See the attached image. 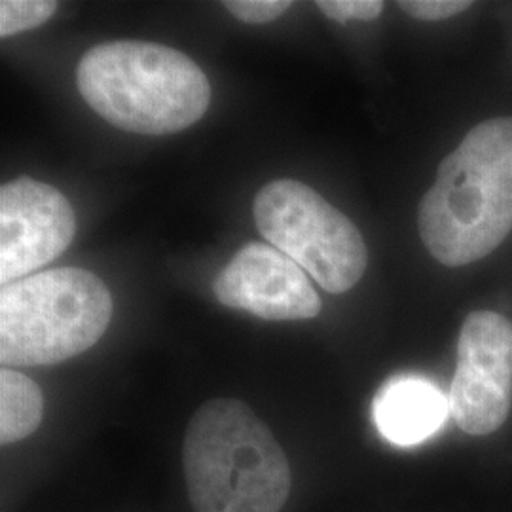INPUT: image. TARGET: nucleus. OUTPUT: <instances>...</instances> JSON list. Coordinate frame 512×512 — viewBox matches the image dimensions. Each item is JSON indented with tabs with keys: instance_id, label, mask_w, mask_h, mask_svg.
<instances>
[{
	"instance_id": "1",
	"label": "nucleus",
	"mask_w": 512,
	"mask_h": 512,
	"mask_svg": "<svg viewBox=\"0 0 512 512\" xmlns=\"http://www.w3.org/2000/svg\"><path fill=\"white\" fill-rule=\"evenodd\" d=\"M418 230L440 264L458 268L495 251L512 230V116L471 129L421 198Z\"/></svg>"
},
{
	"instance_id": "2",
	"label": "nucleus",
	"mask_w": 512,
	"mask_h": 512,
	"mask_svg": "<svg viewBox=\"0 0 512 512\" xmlns=\"http://www.w3.org/2000/svg\"><path fill=\"white\" fill-rule=\"evenodd\" d=\"M76 82L93 112L139 135L190 128L211 101V84L188 55L147 40H114L88 50Z\"/></svg>"
},
{
	"instance_id": "3",
	"label": "nucleus",
	"mask_w": 512,
	"mask_h": 512,
	"mask_svg": "<svg viewBox=\"0 0 512 512\" xmlns=\"http://www.w3.org/2000/svg\"><path fill=\"white\" fill-rule=\"evenodd\" d=\"M194 512H281L291 467L266 423L241 401L213 399L190 418L183 446Z\"/></svg>"
},
{
	"instance_id": "4",
	"label": "nucleus",
	"mask_w": 512,
	"mask_h": 512,
	"mask_svg": "<svg viewBox=\"0 0 512 512\" xmlns=\"http://www.w3.org/2000/svg\"><path fill=\"white\" fill-rule=\"evenodd\" d=\"M112 319V296L84 268H54L0 291V363L48 366L95 346Z\"/></svg>"
},
{
	"instance_id": "5",
	"label": "nucleus",
	"mask_w": 512,
	"mask_h": 512,
	"mask_svg": "<svg viewBox=\"0 0 512 512\" xmlns=\"http://www.w3.org/2000/svg\"><path fill=\"white\" fill-rule=\"evenodd\" d=\"M253 217L262 238L327 293H348L365 275L368 249L359 228L308 184H266L255 196Z\"/></svg>"
},
{
	"instance_id": "6",
	"label": "nucleus",
	"mask_w": 512,
	"mask_h": 512,
	"mask_svg": "<svg viewBox=\"0 0 512 512\" xmlns=\"http://www.w3.org/2000/svg\"><path fill=\"white\" fill-rule=\"evenodd\" d=\"M448 403L459 429L476 437L495 433L509 418L512 323L505 315L480 310L463 321Z\"/></svg>"
},
{
	"instance_id": "7",
	"label": "nucleus",
	"mask_w": 512,
	"mask_h": 512,
	"mask_svg": "<svg viewBox=\"0 0 512 512\" xmlns=\"http://www.w3.org/2000/svg\"><path fill=\"white\" fill-rule=\"evenodd\" d=\"M76 232L73 205L50 184L19 177L0 188L2 287L54 262Z\"/></svg>"
},
{
	"instance_id": "8",
	"label": "nucleus",
	"mask_w": 512,
	"mask_h": 512,
	"mask_svg": "<svg viewBox=\"0 0 512 512\" xmlns=\"http://www.w3.org/2000/svg\"><path fill=\"white\" fill-rule=\"evenodd\" d=\"M213 289L220 304L266 321H302L321 311V298L310 275L266 243L241 247L224 266Z\"/></svg>"
},
{
	"instance_id": "9",
	"label": "nucleus",
	"mask_w": 512,
	"mask_h": 512,
	"mask_svg": "<svg viewBox=\"0 0 512 512\" xmlns=\"http://www.w3.org/2000/svg\"><path fill=\"white\" fill-rule=\"evenodd\" d=\"M374 423L397 446H414L433 437L450 414L448 397L420 376L391 380L374 401Z\"/></svg>"
},
{
	"instance_id": "10",
	"label": "nucleus",
	"mask_w": 512,
	"mask_h": 512,
	"mask_svg": "<svg viewBox=\"0 0 512 512\" xmlns=\"http://www.w3.org/2000/svg\"><path fill=\"white\" fill-rule=\"evenodd\" d=\"M44 399L38 385L12 368L0 372V442L14 444L33 435L42 421Z\"/></svg>"
},
{
	"instance_id": "11",
	"label": "nucleus",
	"mask_w": 512,
	"mask_h": 512,
	"mask_svg": "<svg viewBox=\"0 0 512 512\" xmlns=\"http://www.w3.org/2000/svg\"><path fill=\"white\" fill-rule=\"evenodd\" d=\"M57 2L52 0H2L0 2V37L8 38L37 29L52 18Z\"/></svg>"
},
{
	"instance_id": "12",
	"label": "nucleus",
	"mask_w": 512,
	"mask_h": 512,
	"mask_svg": "<svg viewBox=\"0 0 512 512\" xmlns=\"http://www.w3.org/2000/svg\"><path fill=\"white\" fill-rule=\"evenodd\" d=\"M222 6L234 16V18L251 23V25H262L270 23L274 19L281 18L291 6V0H226Z\"/></svg>"
},
{
	"instance_id": "13",
	"label": "nucleus",
	"mask_w": 512,
	"mask_h": 512,
	"mask_svg": "<svg viewBox=\"0 0 512 512\" xmlns=\"http://www.w3.org/2000/svg\"><path fill=\"white\" fill-rule=\"evenodd\" d=\"M315 6L336 23H348L349 19L372 21L384 12L382 0H319Z\"/></svg>"
},
{
	"instance_id": "14",
	"label": "nucleus",
	"mask_w": 512,
	"mask_h": 512,
	"mask_svg": "<svg viewBox=\"0 0 512 512\" xmlns=\"http://www.w3.org/2000/svg\"><path fill=\"white\" fill-rule=\"evenodd\" d=\"M473 2L467 0H403L399 8L420 21H442L463 14Z\"/></svg>"
}]
</instances>
